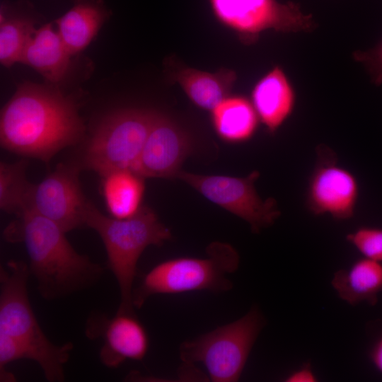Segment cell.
<instances>
[{"mask_svg":"<svg viewBox=\"0 0 382 382\" xmlns=\"http://www.w3.org/2000/svg\"><path fill=\"white\" fill-rule=\"evenodd\" d=\"M84 130L74 99L33 82L21 83L1 111V146L46 163L76 143Z\"/></svg>","mask_w":382,"mask_h":382,"instance_id":"cell-1","label":"cell"},{"mask_svg":"<svg viewBox=\"0 0 382 382\" xmlns=\"http://www.w3.org/2000/svg\"><path fill=\"white\" fill-rule=\"evenodd\" d=\"M29 266L22 261H10L0 269V381H14L6 366L28 359L40 366L45 378L61 382L65 378L64 365L74 345L69 342L53 344L41 328L32 308L28 293Z\"/></svg>","mask_w":382,"mask_h":382,"instance_id":"cell-2","label":"cell"},{"mask_svg":"<svg viewBox=\"0 0 382 382\" xmlns=\"http://www.w3.org/2000/svg\"><path fill=\"white\" fill-rule=\"evenodd\" d=\"M4 231L5 238L23 243L29 257V269L41 296L56 300L91 286L103 267L76 251L66 232L54 221L25 209Z\"/></svg>","mask_w":382,"mask_h":382,"instance_id":"cell-3","label":"cell"},{"mask_svg":"<svg viewBox=\"0 0 382 382\" xmlns=\"http://www.w3.org/2000/svg\"><path fill=\"white\" fill-rule=\"evenodd\" d=\"M84 224L97 232L104 244L108 267L120 291L116 313H135L132 291L137 262L148 246H161L171 239L170 229L146 206H142L132 217L119 219L103 214L91 202L85 213Z\"/></svg>","mask_w":382,"mask_h":382,"instance_id":"cell-4","label":"cell"},{"mask_svg":"<svg viewBox=\"0 0 382 382\" xmlns=\"http://www.w3.org/2000/svg\"><path fill=\"white\" fill-rule=\"evenodd\" d=\"M203 258L180 257L163 261L144 274L133 289L132 303L140 308L151 296L189 291L222 292L231 289L228 275L239 266V255L230 244L214 242Z\"/></svg>","mask_w":382,"mask_h":382,"instance_id":"cell-5","label":"cell"},{"mask_svg":"<svg viewBox=\"0 0 382 382\" xmlns=\"http://www.w3.org/2000/svg\"><path fill=\"white\" fill-rule=\"evenodd\" d=\"M265 324L262 313L254 306L238 320L182 342L180 358L185 365L202 363L212 381H238Z\"/></svg>","mask_w":382,"mask_h":382,"instance_id":"cell-6","label":"cell"},{"mask_svg":"<svg viewBox=\"0 0 382 382\" xmlns=\"http://www.w3.org/2000/svg\"><path fill=\"white\" fill-rule=\"evenodd\" d=\"M157 111L122 108L107 115L87 142L83 164L103 175L111 170H134Z\"/></svg>","mask_w":382,"mask_h":382,"instance_id":"cell-7","label":"cell"},{"mask_svg":"<svg viewBox=\"0 0 382 382\" xmlns=\"http://www.w3.org/2000/svg\"><path fill=\"white\" fill-rule=\"evenodd\" d=\"M214 18L234 32L245 45L258 41L267 30L280 33L311 32L317 24L311 14L304 13L300 4L277 0H209Z\"/></svg>","mask_w":382,"mask_h":382,"instance_id":"cell-8","label":"cell"},{"mask_svg":"<svg viewBox=\"0 0 382 382\" xmlns=\"http://www.w3.org/2000/svg\"><path fill=\"white\" fill-rule=\"evenodd\" d=\"M257 170L243 178L204 175L180 170L175 178L195 188L205 198L248 222L253 233L272 226L280 216L277 202L263 200L257 194L255 182Z\"/></svg>","mask_w":382,"mask_h":382,"instance_id":"cell-9","label":"cell"},{"mask_svg":"<svg viewBox=\"0 0 382 382\" xmlns=\"http://www.w3.org/2000/svg\"><path fill=\"white\" fill-rule=\"evenodd\" d=\"M89 202L83 193L78 168L60 163L40 183L33 184L25 209L54 221L66 233L85 226Z\"/></svg>","mask_w":382,"mask_h":382,"instance_id":"cell-10","label":"cell"},{"mask_svg":"<svg viewBox=\"0 0 382 382\" xmlns=\"http://www.w3.org/2000/svg\"><path fill=\"white\" fill-rule=\"evenodd\" d=\"M335 153L328 146L317 148V163L310 178L307 205L315 215H330L347 220L354 214L359 196L358 183L347 169L337 164Z\"/></svg>","mask_w":382,"mask_h":382,"instance_id":"cell-11","label":"cell"},{"mask_svg":"<svg viewBox=\"0 0 382 382\" xmlns=\"http://www.w3.org/2000/svg\"><path fill=\"white\" fill-rule=\"evenodd\" d=\"M86 335L90 339L102 338L99 358L110 369L127 360L141 361L149 349L147 331L135 313H116L110 318L93 313L87 320Z\"/></svg>","mask_w":382,"mask_h":382,"instance_id":"cell-12","label":"cell"},{"mask_svg":"<svg viewBox=\"0 0 382 382\" xmlns=\"http://www.w3.org/2000/svg\"><path fill=\"white\" fill-rule=\"evenodd\" d=\"M192 151L189 134L170 117L157 112L134 171L144 178H175Z\"/></svg>","mask_w":382,"mask_h":382,"instance_id":"cell-13","label":"cell"},{"mask_svg":"<svg viewBox=\"0 0 382 382\" xmlns=\"http://www.w3.org/2000/svg\"><path fill=\"white\" fill-rule=\"evenodd\" d=\"M250 100L260 121L274 134L292 114L296 94L284 70L274 66L255 83Z\"/></svg>","mask_w":382,"mask_h":382,"instance_id":"cell-14","label":"cell"},{"mask_svg":"<svg viewBox=\"0 0 382 382\" xmlns=\"http://www.w3.org/2000/svg\"><path fill=\"white\" fill-rule=\"evenodd\" d=\"M168 78L171 82L180 85L195 105L211 112L230 96L237 74L235 71L226 68L211 73L179 66L170 70Z\"/></svg>","mask_w":382,"mask_h":382,"instance_id":"cell-15","label":"cell"},{"mask_svg":"<svg viewBox=\"0 0 382 382\" xmlns=\"http://www.w3.org/2000/svg\"><path fill=\"white\" fill-rule=\"evenodd\" d=\"M71 56L57 30L50 23L36 29L21 62L34 69L49 82L57 83L68 73Z\"/></svg>","mask_w":382,"mask_h":382,"instance_id":"cell-16","label":"cell"},{"mask_svg":"<svg viewBox=\"0 0 382 382\" xmlns=\"http://www.w3.org/2000/svg\"><path fill=\"white\" fill-rule=\"evenodd\" d=\"M110 15V11L101 0H76L55 21L57 30L71 55L91 42Z\"/></svg>","mask_w":382,"mask_h":382,"instance_id":"cell-17","label":"cell"},{"mask_svg":"<svg viewBox=\"0 0 382 382\" xmlns=\"http://www.w3.org/2000/svg\"><path fill=\"white\" fill-rule=\"evenodd\" d=\"M331 284L347 303L365 302L374 306L382 292V262L364 257L349 268L335 272Z\"/></svg>","mask_w":382,"mask_h":382,"instance_id":"cell-18","label":"cell"},{"mask_svg":"<svg viewBox=\"0 0 382 382\" xmlns=\"http://www.w3.org/2000/svg\"><path fill=\"white\" fill-rule=\"evenodd\" d=\"M210 117L218 137L231 144L250 140L260 122L251 100L241 95L228 96L211 111Z\"/></svg>","mask_w":382,"mask_h":382,"instance_id":"cell-19","label":"cell"},{"mask_svg":"<svg viewBox=\"0 0 382 382\" xmlns=\"http://www.w3.org/2000/svg\"><path fill=\"white\" fill-rule=\"evenodd\" d=\"M107 211L115 219L134 216L141 208L145 192L143 176L131 169H117L101 175Z\"/></svg>","mask_w":382,"mask_h":382,"instance_id":"cell-20","label":"cell"},{"mask_svg":"<svg viewBox=\"0 0 382 382\" xmlns=\"http://www.w3.org/2000/svg\"><path fill=\"white\" fill-rule=\"evenodd\" d=\"M30 15L1 8L0 62L6 67L20 62L24 50L36 29Z\"/></svg>","mask_w":382,"mask_h":382,"instance_id":"cell-21","label":"cell"},{"mask_svg":"<svg viewBox=\"0 0 382 382\" xmlns=\"http://www.w3.org/2000/svg\"><path fill=\"white\" fill-rule=\"evenodd\" d=\"M27 161L0 163V208L19 216L25 209L33 186L26 178Z\"/></svg>","mask_w":382,"mask_h":382,"instance_id":"cell-22","label":"cell"},{"mask_svg":"<svg viewBox=\"0 0 382 382\" xmlns=\"http://www.w3.org/2000/svg\"><path fill=\"white\" fill-rule=\"evenodd\" d=\"M346 238L365 257L382 262V228L361 227Z\"/></svg>","mask_w":382,"mask_h":382,"instance_id":"cell-23","label":"cell"},{"mask_svg":"<svg viewBox=\"0 0 382 382\" xmlns=\"http://www.w3.org/2000/svg\"><path fill=\"white\" fill-rule=\"evenodd\" d=\"M352 57L366 67L374 84L377 86L382 84V41L368 50L355 51Z\"/></svg>","mask_w":382,"mask_h":382,"instance_id":"cell-24","label":"cell"},{"mask_svg":"<svg viewBox=\"0 0 382 382\" xmlns=\"http://www.w3.org/2000/svg\"><path fill=\"white\" fill-rule=\"evenodd\" d=\"M285 381L287 382H315L317 378L310 364H307L291 372Z\"/></svg>","mask_w":382,"mask_h":382,"instance_id":"cell-25","label":"cell"},{"mask_svg":"<svg viewBox=\"0 0 382 382\" xmlns=\"http://www.w3.org/2000/svg\"><path fill=\"white\" fill-rule=\"evenodd\" d=\"M369 357L376 369L382 374V333L379 335L371 347Z\"/></svg>","mask_w":382,"mask_h":382,"instance_id":"cell-26","label":"cell"}]
</instances>
